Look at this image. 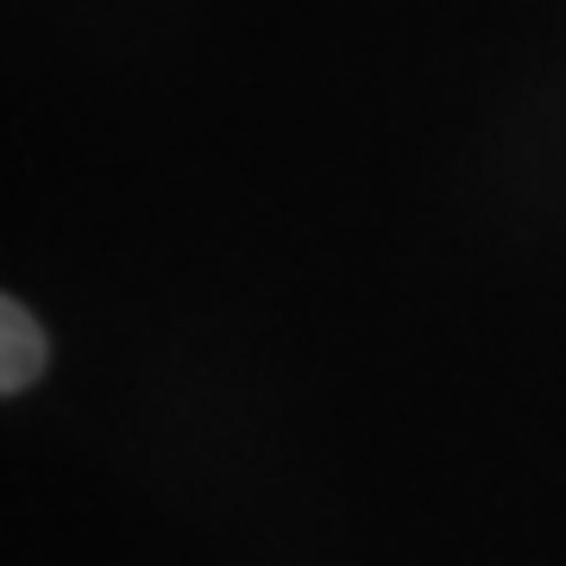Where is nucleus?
<instances>
[{"label": "nucleus", "instance_id": "1", "mask_svg": "<svg viewBox=\"0 0 566 566\" xmlns=\"http://www.w3.org/2000/svg\"><path fill=\"white\" fill-rule=\"evenodd\" d=\"M0 346H7V359H0V390L13 397V390H25L44 371V334L13 296H7V308H0Z\"/></svg>", "mask_w": 566, "mask_h": 566}]
</instances>
